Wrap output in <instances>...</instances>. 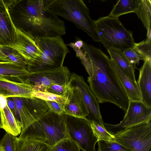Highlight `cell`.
<instances>
[{"mask_svg": "<svg viewBox=\"0 0 151 151\" xmlns=\"http://www.w3.org/2000/svg\"><path fill=\"white\" fill-rule=\"evenodd\" d=\"M138 7L137 0H121L117 1L108 16L119 18L120 16L136 12Z\"/></svg>", "mask_w": 151, "mask_h": 151, "instance_id": "23", "label": "cell"}, {"mask_svg": "<svg viewBox=\"0 0 151 151\" xmlns=\"http://www.w3.org/2000/svg\"><path fill=\"white\" fill-rule=\"evenodd\" d=\"M15 30V42L11 48L21 54L28 61V64L41 56L42 52L35 41L16 27Z\"/></svg>", "mask_w": 151, "mask_h": 151, "instance_id": "14", "label": "cell"}, {"mask_svg": "<svg viewBox=\"0 0 151 151\" xmlns=\"http://www.w3.org/2000/svg\"><path fill=\"white\" fill-rule=\"evenodd\" d=\"M16 38L15 27L11 18L6 0H0V45L11 48Z\"/></svg>", "mask_w": 151, "mask_h": 151, "instance_id": "13", "label": "cell"}, {"mask_svg": "<svg viewBox=\"0 0 151 151\" xmlns=\"http://www.w3.org/2000/svg\"><path fill=\"white\" fill-rule=\"evenodd\" d=\"M30 73L23 66L13 62L0 61V76L19 78Z\"/></svg>", "mask_w": 151, "mask_h": 151, "instance_id": "21", "label": "cell"}, {"mask_svg": "<svg viewBox=\"0 0 151 151\" xmlns=\"http://www.w3.org/2000/svg\"><path fill=\"white\" fill-rule=\"evenodd\" d=\"M82 48L91 64L92 75L88 77L87 81L98 102L114 104L125 114L129 100L110 59L101 50L84 42Z\"/></svg>", "mask_w": 151, "mask_h": 151, "instance_id": "1", "label": "cell"}, {"mask_svg": "<svg viewBox=\"0 0 151 151\" xmlns=\"http://www.w3.org/2000/svg\"><path fill=\"white\" fill-rule=\"evenodd\" d=\"M7 104L6 98L3 95L0 94V109L4 108Z\"/></svg>", "mask_w": 151, "mask_h": 151, "instance_id": "35", "label": "cell"}, {"mask_svg": "<svg viewBox=\"0 0 151 151\" xmlns=\"http://www.w3.org/2000/svg\"><path fill=\"white\" fill-rule=\"evenodd\" d=\"M77 145L70 138L63 139L51 147V151H81Z\"/></svg>", "mask_w": 151, "mask_h": 151, "instance_id": "27", "label": "cell"}, {"mask_svg": "<svg viewBox=\"0 0 151 151\" xmlns=\"http://www.w3.org/2000/svg\"><path fill=\"white\" fill-rule=\"evenodd\" d=\"M47 11L73 23L93 40L99 42L94 21L91 18L89 10L83 0H56Z\"/></svg>", "mask_w": 151, "mask_h": 151, "instance_id": "4", "label": "cell"}, {"mask_svg": "<svg viewBox=\"0 0 151 151\" xmlns=\"http://www.w3.org/2000/svg\"><path fill=\"white\" fill-rule=\"evenodd\" d=\"M71 75L68 68L63 66L54 70L30 73L19 80L21 82L32 85L34 91L45 92L52 85H67Z\"/></svg>", "mask_w": 151, "mask_h": 151, "instance_id": "9", "label": "cell"}, {"mask_svg": "<svg viewBox=\"0 0 151 151\" xmlns=\"http://www.w3.org/2000/svg\"><path fill=\"white\" fill-rule=\"evenodd\" d=\"M67 86L68 102L65 105L64 114L88 120V112L80 90L69 81Z\"/></svg>", "mask_w": 151, "mask_h": 151, "instance_id": "12", "label": "cell"}, {"mask_svg": "<svg viewBox=\"0 0 151 151\" xmlns=\"http://www.w3.org/2000/svg\"><path fill=\"white\" fill-rule=\"evenodd\" d=\"M7 105L11 109L14 116L16 114V106L15 103L12 97L6 98Z\"/></svg>", "mask_w": 151, "mask_h": 151, "instance_id": "34", "label": "cell"}, {"mask_svg": "<svg viewBox=\"0 0 151 151\" xmlns=\"http://www.w3.org/2000/svg\"><path fill=\"white\" fill-rule=\"evenodd\" d=\"M45 101L50 111L58 115L64 114L65 105L54 101Z\"/></svg>", "mask_w": 151, "mask_h": 151, "instance_id": "33", "label": "cell"}, {"mask_svg": "<svg viewBox=\"0 0 151 151\" xmlns=\"http://www.w3.org/2000/svg\"><path fill=\"white\" fill-rule=\"evenodd\" d=\"M93 133L99 140L115 141L114 135L102 127L93 122H89Z\"/></svg>", "mask_w": 151, "mask_h": 151, "instance_id": "25", "label": "cell"}, {"mask_svg": "<svg viewBox=\"0 0 151 151\" xmlns=\"http://www.w3.org/2000/svg\"><path fill=\"white\" fill-rule=\"evenodd\" d=\"M18 137L40 140L52 147L60 141L69 138L66 127L65 115H58L49 110L21 133Z\"/></svg>", "mask_w": 151, "mask_h": 151, "instance_id": "3", "label": "cell"}, {"mask_svg": "<svg viewBox=\"0 0 151 151\" xmlns=\"http://www.w3.org/2000/svg\"><path fill=\"white\" fill-rule=\"evenodd\" d=\"M139 70L137 83L141 96V101L151 108V57H146Z\"/></svg>", "mask_w": 151, "mask_h": 151, "instance_id": "16", "label": "cell"}, {"mask_svg": "<svg viewBox=\"0 0 151 151\" xmlns=\"http://www.w3.org/2000/svg\"><path fill=\"white\" fill-rule=\"evenodd\" d=\"M98 151H132L116 141L99 140Z\"/></svg>", "mask_w": 151, "mask_h": 151, "instance_id": "28", "label": "cell"}, {"mask_svg": "<svg viewBox=\"0 0 151 151\" xmlns=\"http://www.w3.org/2000/svg\"><path fill=\"white\" fill-rule=\"evenodd\" d=\"M115 141L132 151H151V122L124 129L114 134Z\"/></svg>", "mask_w": 151, "mask_h": 151, "instance_id": "6", "label": "cell"}, {"mask_svg": "<svg viewBox=\"0 0 151 151\" xmlns=\"http://www.w3.org/2000/svg\"><path fill=\"white\" fill-rule=\"evenodd\" d=\"M1 119V128L6 133L15 136L21 134L22 127L21 123L14 116L7 104L0 109Z\"/></svg>", "mask_w": 151, "mask_h": 151, "instance_id": "18", "label": "cell"}, {"mask_svg": "<svg viewBox=\"0 0 151 151\" xmlns=\"http://www.w3.org/2000/svg\"><path fill=\"white\" fill-rule=\"evenodd\" d=\"M3 46L0 45V60L2 61L7 62V58L4 53L3 50Z\"/></svg>", "mask_w": 151, "mask_h": 151, "instance_id": "37", "label": "cell"}, {"mask_svg": "<svg viewBox=\"0 0 151 151\" xmlns=\"http://www.w3.org/2000/svg\"><path fill=\"white\" fill-rule=\"evenodd\" d=\"M65 119L69 138L83 151H95L98 139L89 121L65 115Z\"/></svg>", "mask_w": 151, "mask_h": 151, "instance_id": "7", "label": "cell"}, {"mask_svg": "<svg viewBox=\"0 0 151 151\" xmlns=\"http://www.w3.org/2000/svg\"><path fill=\"white\" fill-rule=\"evenodd\" d=\"M123 52L134 68L135 69H137L136 65H138L140 60H142L138 54L132 48L126 49Z\"/></svg>", "mask_w": 151, "mask_h": 151, "instance_id": "31", "label": "cell"}, {"mask_svg": "<svg viewBox=\"0 0 151 151\" xmlns=\"http://www.w3.org/2000/svg\"><path fill=\"white\" fill-rule=\"evenodd\" d=\"M34 91L33 86L24 82H17L0 76V94L6 98L19 97L32 98Z\"/></svg>", "mask_w": 151, "mask_h": 151, "instance_id": "15", "label": "cell"}, {"mask_svg": "<svg viewBox=\"0 0 151 151\" xmlns=\"http://www.w3.org/2000/svg\"><path fill=\"white\" fill-rule=\"evenodd\" d=\"M51 147L44 142L28 137H17L15 151H51Z\"/></svg>", "mask_w": 151, "mask_h": 151, "instance_id": "19", "label": "cell"}, {"mask_svg": "<svg viewBox=\"0 0 151 151\" xmlns=\"http://www.w3.org/2000/svg\"><path fill=\"white\" fill-rule=\"evenodd\" d=\"M12 98L16 106L14 116L22 124L21 133L42 117L49 110L45 101L35 97L28 98L14 97Z\"/></svg>", "mask_w": 151, "mask_h": 151, "instance_id": "8", "label": "cell"}, {"mask_svg": "<svg viewBox=\"0 0 151 151\" xmlns=\"http://www.w3.org/2000/svg\"><path fill=\"white\" fill-rule=\"evenodd\" d=\"M42 54L29 63L26 69L30 73L54 70L62 68L70 52L62 35L37 38L35 40Z\"/></svg>", "mask_w": 151, "mask_h": 151, "instance_id": "2", "label": "cell"}, {"mask_svg": "<svg viewBox=\"0 0 151 151\" xmlns=\"http://www.w3.org/2000/svg\"><path fill=\"white\" fill-rule=\"evenodd\" d=\"M0 151H5L4 148L1 145H0Z\"/></svg>", "mask_w": 151, "mask_h": 151, "instance_id": "38", "label": "cell"}, {"mask_svg": "<svg viewBox=\"0 0 151 151\" xmlns=\"http://www.w3.org/2000/svg\"><path fill=\"white\" fill-rule=\"evenodd\" d=\"M69 81L80 90L88 110V115L87 118L89 122H93L104 127V122L100 111L99 103L83 77L73 73L71 74Z\"/></svg>", "mask_w": 151, "mask_h": 151, "instance_id": "11", "label": "cell"}, {"mask_svg": "<svg viewBox=\"0 0 151 151\" xmlns=\"http://www.w3.org/2000/svg\"><path fill=\"white\" fill-rule=\"evenodd\" d=\"M151 108L141 101H129L127 112L123 119L116 124L104 123L105 128L114 134L117 132L131 127L151 122Z\"/></svg>", "mask_w": 151, "mask_h": 151, "instance_id": "10", "label": "cell"}, {"mask_svg": "<svg viewBox=\"0 0 151 151\" xmlns=\"http://www.w3.org/2000/svg\"><path fill=\"white\" fill-rule=\"evenodd\" d=\"M132 48L144 60L147 57H151V38H147L138 43H134Z\"/></svg>", "mask_w": 151, "mask_h": 151, "instance_id": "26", "label": "cell"}, {"mask_svg": "<svg viewBox=\"0 0 151 151\" xmlns=\"http://www.w3.org/2000/svg\"><path fill=\"white\" fill-rule=\"evenodd\" d=\"M1 113L0 111V129L1 128Z\"/></svg>", "mask_w": 151, "mask_h": 151, "instance_id": "39", "label": "cell"}, {"mask_svg": "<svg viewBox=\"0 0 151 151\" xmlns=\"http://www.w3.org/2000/svg\"><path fill=\"white\" fill-rule=\"evenodd\" d=\"M68 90L67 85L54 84L50 86L45 92L60 96L67 98Z\"/></svg>", "mask_w": 151, "mask_h": 151, "instance_id": "32", "label": "cell"}, {"mask_svg": "<svg viewBox=\"0 0 151 151\" xmlns=\"http://www.w3.org/2000/svg\"><path fill=\"white\" fill-rule=\"evenodd\" d=\"M3 50L7 58V62H13L26 67L28 61L16 50L12 48L3 46Z\"/></svg>", "mask_w": 151, "mask_h": 151, "instance_id": "24", "label": "cell"}, {"mask_svg": "<svg viewBox=\"0 0 151 151\" xmlns=\"http://www.w3.org/2000/svg\"><path fill=\"white\" fill-rule=\"evenodd\" d=\"M138 7L135 12L147 30V37L151 38V1L137 0Z\"/></svg>", "mask_w": 151, "mask_h": 151, "instance_id": "22", "label": "cell"}, {"mask_svg": "<svg viewBox=\"0 0 151 151\" xmlns=\"http://www.w3.org/2000/svg\"><path fill=\"white\" fill-rule=\"evenodd\" d=\"M94 21L99 42L106 49L114 48L123 52L133 48L135 42L132 32L125 28L119 18L107 16Z\"/></svg>", "mask_w": 151, "mask_h": 151, "instance_id": "5", "label": "cell"}, {"mask_svg": "<svg viewBox=\"0 0 151 151\" xmlns=\"http://www.w3.org/2000/svg\"><path fill=\"white\" fill-rule=\"evenodd\" d=\"M72 45L78 49H81L84 44V42L82 40L78 39L74 43H71Z\"/></svg>", "mask_w": 151, "mask_h": 151, "instance_id": "36", "label": "cell"}, {"mask_svg": "<svg viewBox=\"0 0 151 151\" xmlns=\"http://www.w3.org/2000/svg\"><path fill=\"white\" fill-rule=\"evenodd\" d=\"M111 60L115 62L131 78L136 81L135 69L125 56L123 51L114 48L107 49Z\"/></svg>", "mask_w": 151, "mask_h": 151, "instance_id": "20", "label": "cell"}, {"mask_svg": "<svg viewBox=\"0 0 151 151\" xmlns=\"http://www.w3.org/2000/svg\"><path fill=\"white\" fill-rule=\"evenodd\" d=\"M110 63L121 83L129 101H141V96L136 81H134L113 61Z\"/></svg>", "mask_w": 151, "mask_h": 151, "instance_id": "17", "label": "cell"}, {"mask_svg": "<svg viewBox=\"0 0 151 151\" xmlns=\"http://www.w3.org/2000/svg\"><path fill=\"white\" fill-rule=\"evenodd\" d=\"M32 96L45 101H55L65 105L68 102L67 98L46 92L34 91Z\"/></svg>", "mask_w": 151, "mask_h": 151, "instance_id": "29", "label": "cell"}, {"mask_svg": "<svg viewBox=\"0 0 151 151\" xmlns=\"http://www.w3.org/2000/svg\"><path fill=\"white\" fill-rule=\"evenodd\" d=\"M17 137L6 133L0 141V145L5 151H15V141Z\"/></svg>", "mask_w": 151, "mask_h": 151, "instance_id": "30", "label": "cell"}]
</instances>
